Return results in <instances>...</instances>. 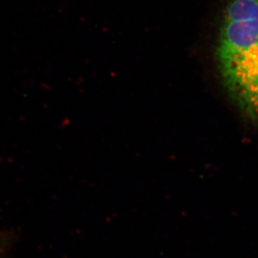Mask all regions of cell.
<instances>
[{
  "mask_svg": "<svg viewBox=\"0 0 258 258\" xmlns=\"http://www.w3.org/2000/svg\"><path fill=\"white\" fill-rule=\"evenodd\" d=\"M258 49V0H229L217 40L220 71Z\"/></svg>",
  "mask_w": 258,
  "mask_h": 258,
  "instance_id": "6da1fadb",
  "label": "cell"
},
{
  "mask_svg": "<svg viewBox=\"0 0 258 258\" xmlns=\"http://www.w3.org/2000/svg\"><path fill=\"white\" fill-rule=\"evenodd\" d=\"M227 91L241 110L258 120V49L221 71Z\"/></svg>",
  "mask_w": 258,
  "mask_h": 258,
  "instance_id": "7a4b0ae2",
  "label": "cell"
}]
</instances>
